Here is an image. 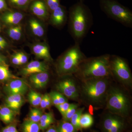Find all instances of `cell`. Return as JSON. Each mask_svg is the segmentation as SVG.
<instances>
[{
	"label": "cell",
	"mask_w": 132,
	"mask_h": 132,
	"mask_svg": "<svg viewBox=\"0 0 132 132\" xmlns=\"http://www.w3.org/2000/svg\"><path fill=\"white\" fill-rule=\"evenodd\" d=\"M31 11L35 15L43 19L48 16V9L46 4L43 1H37L33 2L31 6Z\"/></svg>",
	"instance_id": "cell-15"
},
{
	"label": "cell",
	"mask_w": 132,
	"mask_h": 132,
	"mask_svg": "<svg viewBox=\"0 0 132 132\" xmlns=\"http://www.w3.org/2000/svg\"><path fill=\"white\" fill-rule=\"evenodd\" d=\"M101 9L111 19L127 27H132V12L115 0H99Z\"/></svg>",
	"instance_id": "cell-6"
},
{
	"label": "cell",
	"mask_w": 132,
	"mask_h": 132,
	"mask_svg": "<svg viewBox=\"0 0 132 132\" xmlns=\"http://www.w3.org/2000/svg\"><path fill=\"white\" fill-rule=\"evenodd\" d=\"M6 46L5 45L0 44V50H2L5 49V47Z\"/></svg>",
	"instance_id": "cell-42"
},
{
	"label": "cell",
	"mask_w": 132,
	"mask_h": 132,
	"mask_svg": "<svg viewBox=\"0 0 132 132\" xmlns=\"http://www.w3.org/2000/svg\"><path fill=\"white\" fill-rule=\"evenodd\" d=\"M4 89L7 95L14 94L23 95L28 91L29 86L25 80L18 78L10 80Z\"/></svg>",
	"instance_id": "cell-10"
},
{
	"label": "cell",
	"mask_w": 132,
	"mask_h": 132,
	"mask_svg": "<svg viewBox=\"0 0 132 132\" xmlns=\"http://www.w3.org/2000/svg\"><path fill=\"white\" fill-rule=\"evenodd\" d=\"M67 14L65 8L60 5L52 12L50 19L51 24L57 27L63 26L67 20Z\"/></svg>",
	"instance_id": "cell-12"
},
{
	"label": "cell",
	"mask_w": 132,
	"mask_h": 132,
	"mask_svg": "<svg viewBox=\"0 0 132 132\" xmlns=\"http://www.w3.org/2000/svg\"><path fill=\"white\" fill-rule=\"evenodd\" d=\"M46 4L48 10L52 12L60 6V0H46Z\"/></svg>",
	"instance_id": "cell-31"
},
{
	"label": "cell",
	"mask_w": 132,
	"mask_h": 132,
	"mask_svg": "<svg viewBox=\"0 0 132 132\" xmlns=\"http://www.w3.org/2000/svg\"><path fill=\"white\" fill-rule=\"evenodd\" d=\"M23 95L19 94L7 95L5 99V106L7 107L16 113H18L24 102Z\"/></svg>",
	"instance_id": "cell-14"
},
{
	"label": "cell",
	"mask_w": 132,
	"mask_h": 132,
	"mask_svg": "<svg viewBox=\"0 0 132 132\" xmlns=\"http://www.w3.org/2000/svg\"><path fill=\"white\" fill-rule=\"evenodd\" d=\"M33 52L35 56L40 59H44L48 62L53 61L49 49L46 45L43 44H37L32 47Z\"/></svg>",
	"instance_id": "cell-16"
},
{
	"label": "cell",
	"mask_w": 132,
	"mask_h": 132,
	"mask_svg": "<svg viewBox=\"0 0 132 132\" xmlns=\"http://www.w3.org/2000/svg\"><path fill=\"white\" fill-rule=\"evenodd\" d=\"M18 78L11 73L7 64H0V80L10 81Z\"/></svg>",
	"instance_id": "cell-24"
},
{
	"label": "cell",
	"mask_w": 132,
	"mask_h": 132,
	"mask_svg": "<svg viewBox=\"0 0 132 132\" xmlns=\"http://www.w3.org/2000/svg\"><path fill=\"white\" fill-rule=\"evenodd\" d=\"M48 95V94H46L42 96L39 105L42 109H47V100Z\"/></svg>",
	"instance_id": "cell-36"
},
{
	"label": "cell",
	"mask_w": 132,
	"mask_h": 132,
	"mask_svg": "<svg viewBox=\"0 0 132 132\" xmlns=\"http://www.w3.org/2000/svg\"><path fill=\"white\" fill-rule=\"evenodd\" d=\"M31 0H10L13 5L19 7H22L27 5Z\"/></svg>",
	"instance_id": "cell-34"
},
{
	"label": "cell",
	"mask_w": 132,
	"mask_h": 132,
	"mask_svg": "<svg viewBox=\"0 0 132 132\" xmlns=\"http://www.w3.org/2000/svg\"><path fill=\"white\" fill-rule=\"evenodd\" d=\"M52 104L55 106L68 102V99L58 91H53L49 94Z\"/></svg>",
	"instance_id": "cell-22"
},
{
	"label": "cell",
	"mask_w": 132,
	"mask_h": 132,
	"mask_svg": "<svg viewBox=\"0 0 132 132\" xmlns=\"http://www.w3.org/2000/svg\"><path fill=\"white\" fill-rule=\"evenodd\" d=\"M9 36L14 40H18L22 35V27L20 25L11 27L7 31Z\"/></svg>",
	"instance_id": "cell-28"
},
{
	"label": "cell",
	"mask_w": 132,
	"mask_h": 132,
	"mask_svg": "<svg viewBox=\"0 0 132 132\" xmlns=\"http://www.w3.org/2000/svg\"><path fill=\"white\" fill-rule=\"evenodd\" d=\"M112 77L93 78L80 81V102L95 109L104 108Z\"/></svg>",
	"instance_id": "cell-1"
},
{
	"label": "cell",
	"mask_w": 132,
	"mask_h": 132,
	"mask_svg": "<svg viewBox=\"0 0 132 132\" xmlns=\"http://www.w3.org/2000/svg\"><path fill=\"white\" fill-rule=\"evenodd\" d=\"M0 44L5 45V46H6L7 45V43L6 41L1 36H0Z\"/></svg>",
	"instance_id": "cell-40"
},
{
	"label": "cell",
	"mask_w": 132,
	"mask_h": 132,
	"mask_svg": "<svg viewBox=\"0 0 132 132\" xmlns=\"http://www.w3.org/2000/svg\"></svg>",
	"instance_id": "cell-44"
},
{
	"label": "cell",
	"mask_w": 132,
	"mask_h": 132,
	"mask_svg": "<svg viewBox=\"0 0 132 132\" xmlns=\"http://www.w3.org/2000/svg\"><path fill=\"white\" fill-rule=\"evenodd\" d=\"M6 6V3L5 0H0V10H1Z\"/></svg>",
	"instance_id": "cell-39"
},
{
	"label": "cell",
	"mask_w": 132,
	"mask_h": 132,
	"mask_svg": "<svg viewBox=\"0 0 132 132\" xmlns=\"http://www.w3.org/2000/svg\"><path fill=\"white\" fill-rule=\"evenodd\" d=\"M55 120L53 114L51 112L43 114L39 122L40 129L42 131L47 130L54 124Z\"/></svg>",
	"instance_id": "cell-19"
},
{
	"label": "cell",
	"mask_w": 132,
	"mask_h": 132,
	"mask_svg": "<svg viewBox=\"0 0 132 132\" xmlns=\"http://www.w3.org/2000/svg\"><path fill=\"white\" fill-rule=\"evenodd\" d=\"M71 105V104H69L68 102L63 104H59L55 107L61 114L62 117H63L68 110V109L70 107Z\"/></svg>",
	"instance_id": "cell-32"
},
{
	"label": "cell",
	"mask_w": 132,
	"mask_h": 132,
	"mask_svg": "<svg viewBox=\"0 0 132 132\" xmlns=\"http://www.w3.org/2000/svg\"><path fill=\"white\" fill-rule=\"evenodd\" d=\"M93 123V118L90 113H82L81 115L79 125L81 129L89 128L92 126Z\"/></svg>",
	"instance_id": "cell-25"
},
{
	"label": "cell",
	"mask_w": 132,
	"mask_h": 132,
	"mask_svg": "<svg viewBox=\"0 0 132 132\" xmlns=\"http://www.w3.org/2000/svg\"><path fill=\"white\" fill-rule=\"evenodd\" d=\"M0 132H19L16 128V121L7 125L6 127L3 128Z\"/></svg>",
	"instance_id": "cell-33"
},
{
	"label": "cell",
	"mask_w": 132,
	"mask_h": 132,
	"mask_svg": "<svg viewBox=\"0 0 132 132\" xmlns=\"http://www.w3.org/2000/svg\"><path fill=\"white\" fill-rule=\"evenodd\" d=\"M110 68L113 80L128 90L131 89V72L125 59L118 55H111Z\"/></svg>",
	"instance_id": "cell-7"
},
{
	"label": "cell",
	"mask_w": 132,
	"mask_h": 132,
	"mask_svg": "<svg viewBox=\"0 0 132 132\" xmlns=\"http://www.w3.org/2000/svg\"><path fill=\"white\" fill-rule=\"evenodd\" d=\"M16 113L6 106L0 107V120L6 125L15 122Z\"/></svg>",
	"instance_id": "cell-18"
},
{
	"label": "cell",
	"mask_w": 132,
	"mask_h": 132,
	"mask_svg": "<svg viewBox=\"0 0 132 132\" xmlns=\"http://www.w3.org/2000/svg\"><path fill=\"white\" fill-rule=\"evenodd\" d=\"M42 95L37 92L31 90L28 94V100L30 104L35 107L39 106Z\"/></svg>",
	"instance_id": "cell-26"
},
{
	"label": "cell",
	"mask_w": 132,
	"mask_h": 132,
	"mask_svg": "<svg viewBox=\"0 0 132 132\" xmlns=\"http://www.w3.org/2000/svg\"><path fill=\"white\" fill-rule=\"evenodd\" d=\"M84 0H79L80 1L83 2Z\"/></svg>",
	"instance_id": "cell-43"
},
{
	"label": "cell",
	"mask_w": 132,
	"mask_h": 132,
	"mask_svg": "<svg viewBox=\"0 0 132 132\" xmlns=\"http://www.w3.org/2000/svg\"><path fill=\"white\" fill-rule=\"evenodd\" d=\"M111 82L107 94L105 110L124 118H131L132 100L129 90L115 82Z\"/></svg>",
	"instance_id": "cell-3"
},
{
	"label": "cell",
	"mask_w": 132,
	"mask_h": 132,
	"mask_svg": "<svg viewBox=\"0 0 132 132\" xmlns=\"http://www.w3.org/2000/svg\"><path fill=\"white\" fill-rule=\"evenodd\" d=\"M55 128L57 132H77L78 131L70 121L63 120L59 121Z\"/></svg>",
	"instance_id": "cell-20"
},
{
	"label": "cell",
	"mask_w": 132,
	"mask_h": 132,
	"mask_svg": "<svg viewBox=\"0 0 132 132\" xmlns=\"http://www.w3.org/2000/svg\"><path fill=\"white\" fill-rule=\"evenodd\" d=\"M62 79L55 85L57 91L64 95L68 99L80 102L79 82L73 75L62 76Z\"/></svg>",
	"instance_id": "cell-9"
},
{
	"label": "cell",
	"mask_w": 132,
	"mask_h": 132,
	"mask_svg": "<svg viewBox=\"0 0 132 132\" xmlns=\"http://www.w3.org/2000/svg\"><path fill=\"white\" fill-rule=\"evenodd\" d=\"M79 104H71V106L68 109V110L64 116L62 117V120L67 121H70L72 116L79 108Z\"/></svg>",
	"instance_id": "cell-30"
},
{
	"label": "cell",
	"mask_w": 132,
	"mask_h": 132,
	"mask_svg": "<svg viewBox=\"0 0 132 132\" xmlns=\"http://www.w3.org/2000/svg\"><path fill=\"white\" fill-rule=\"evenodd\" d=\"M12 61L13 64L14 65H21L19 57L16 55V54L12 55Z\"/></svg>",
	"instance_id": "cell-37"
},
{
	"label": "cell",
	"mask_w": 132,
	"mask_h": 132,
	"mask_svg": "<svg viewBox=\"0 0 132 132\" xmlns=\"http://www.w3.org/2000/svg\"><path fill=\"white\" fill-rule=\"evenodd\" d=\"M29 25L34 35L39 37H42L45 34L43 27L36 20L32 19L29 21Z\"/></svg>",
	"instance_id": "cell-23"
},
{
	"label": "cell",
	"mask_w": 132,
	"mask_h": 132,
	"mask_svg": "<svg viewBox=\"0 0 132 132\" xmlns=\"http://www.w3.org/2000/svg\"><path fill=\"white\" fill-rule=\"evenodd\" d=\"M21 129L22 132H39L40 130L39 123L33 122L28 119L23 121Z\"/></svg>",
	"instance_id": "cell-21"
},
{
	"label": "cell",
	"mask_w": 132,
	"mask_h": 132,
	"mask_svg": "<svg viewBox=\"0 0 132 132\" xmlns=\"http://www.w3.org/2000/svg\"><path fill=\"white\" fill-rule=\"evenodd\" d=\"M6 64L4 58L0 55V64Z\"/></svg>",
	"instance_id": "cell-41"
},
{
	"label": "cell",
	"mask_w": 132,
	"mask_h": 132,
	"mask_svg": "<svg viewBox=\"0 0 132 132\" xmlns=\"http://www.w3.org/2000/svg\"><path fill=\"white\" fill-rule=\"evenodd\" d=\"M49 67L44 62L32 61L28 63L21 70V75L25 76H29L32 75L48 71Z\"/></svg>",
	"instance_id": "cell-11"
},
{
	"label": "cell",
	"mask_w": 132,
	"mask_h": 132,
	"mask_svg": "<svg viewBox=\"0 0 132 132\" xmlns=\"http://www.w3.org/2000/svg\"><path fill=\"white\" fill-rule=\"evenodd\" d=\"M16 54L19 57L21 64L22 65L27 63L28 61V57L26 54H24V53L22 52H18L16 53Z\"/></svg>",
	"instance_id": "cell-35"
},
{
	"label": "cell",
	"mask_w": 132,
	"mask_h": 132,
	"mask_svg": "<svg viewBox=\"0 0 132 132\" xmlns=\"http://www.w3.org/2000/svg\"><path fill=\"white\" fill-rule=\"evenodd\" d=\"M48 71L42 72L32 75L29 76V80L33 87L37 89L46 87L49 80Z\"/></svg>",
	"instance_id": "cell-13"
},
{
	"label": "cell",
	"mask_w": 132,
	"mask_h": 132,
	"mask_svg": "<svg viewBox=\"0 0 132 132\" xmlns=\"http://www.w3.org/2000/svg\"><path fill=\"white\" fill-rule=\"evenodd\" d=\"M69 17L71 35L75 43L80 45L93 24L92 12L83 2L79 1L70 8Z\"/></svg>",
	"instance_id": "cell-2"
},
{
	"label": "cell",
	"mask_w": 132,
	"mask_h": 132,
	"mask_svg": "<svg viewBox=\"0 0 132 132\" xmlns=\"http://www.w3.org/2000/svg\"><path fill=\"white\" fill-rule=\"evenodd\" d=\"M85 109V107L78 108L74 114L72 116L69 121L78 131L82 130L80 126L79 120L81 115L83 113Z\"/></svg>",
	"instance_id": "cell-27"
},
{
	"label": "cell",
	"mask_w": 132,
	"mask_h": 132,
	"mask_svg": "<svg viewBox=\"0 0 132 132\" xmlns=\"http://www.w3.org/2000/svg\"><path fill=\"white\" fill-rule=\"evenodd\" d=\"M23 18V14L18 12H7L2 16L3 21L5 24L12 26L18 25Z\"/></svg>",
	"instance_id": "cell-17"
},
{
	"label": "cell",
	"mask_w": 132,
	"mask_h": 132,
	"mask_svg": "<svg viewBox=\"0 0 132 132\" xmlns=\"http://www.w3.org/2000/svg\"><path fill=\"white\" fill-rule=\"evenodd\" d=\"M43 113L40 109L36 108L31 109L28 119L35 123H39Z\"/></svg>",
	"instance_id": "cell-29"
},
{
	"label": "cell",
	"mask_w": 132,
	"mask_h": 132,
	"mask_svg": "<svg viewBox=\"0 0 132 132\" xmlns=\"http://www.w3.org/2000/svg\"><path fill=\"white\" fill-rule=\"evenodd\" d=\"M111 55L105 54L86 58L74 75L79 81L93 78L112 77L110 68Z\"/></svg>",
	"instance_id": "cell-4"
},
{
	"label": "cell",
	"mask_w": 132,
	"mask_h": 132,
	"mask_svg": "<svg viewBox=\"0 0 132 132\" xmlns=\"http://www.w3.org/2000/svg\"><path fill=\"white\" fill-rule=\"evenodd\" d=\"M99 127L101 132L128 131L131 128L130 119L105 110L101 117Z\"/></svg>",
	"instance_id": "cell-8"
},
{
	"label": "cell",
	"mask_w": 132,
	"mask_h": 132,
	"mask_svg": "<svg viewBox=\"0 0 132 132\" xmlns=\"http://www.w3.org/2000/svg\"><path fill=\"white\" fill-rule=\"evenodd\" d=\"M86 58L81 51L79 44L75 43L58 59L56 64L57 73L60 76L74 75Z\"/></svg>",
	"instance_id": "cell-5"
},
{
	"label": "cell",
	"mask_w": 132,
	"mask_h": 132,
	"mask_svg": "<svg viewBox=\"0 0 132 132\" xmlns=\"http://www.w3.org/2000/svg\"><path fill=\"white\" fill-rule=\"evenodd\" d=\"M45 132H57L55 129V126H51Z\"/></svg>",
	"instance_id": "cell-38"
}]
</instances>
